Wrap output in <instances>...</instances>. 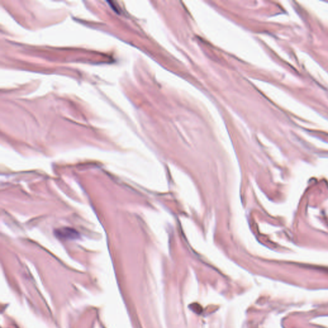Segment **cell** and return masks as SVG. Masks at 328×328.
I'll use <instances>...</instances> for the list:
<instances>
[{
    "mask_svg": "<svg viewBox=\"0 0 328 328\" xmlns=\"http://www.w3.org/2000/svg\"><path fill=\"white\" fill-rule=\"evenodd\" d=\"M55 235L62 239H76L78 237V232L71 228H62L56 229Z\"/></svg>",
    "mask_w": 328,
    "mask_h": 328,
    "instance_id": "cell-1",
    "label": "cell"
}]
</instances>
